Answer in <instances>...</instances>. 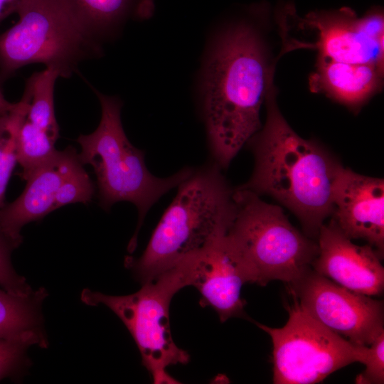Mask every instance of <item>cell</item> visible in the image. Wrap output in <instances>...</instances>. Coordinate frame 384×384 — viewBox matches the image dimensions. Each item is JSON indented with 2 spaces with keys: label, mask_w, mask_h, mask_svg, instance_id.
I'll return each mask as SVG.
<instances>
[{
  "label": "cell",
  "mask_w": 384,
  "mask_h": 384,
  "mask_svg": "<svg viewBox=\"0 0 384 384\" xmlns=\"http://www.w3.org/2000/svg\"><path fill=\"white\" fill-rule=\"evenodd\" d=\"M214 162L193 169L177 186L139 258L125 265L142 284L198 255L225 235L232 223L234 190Z\"/></svg>",
  "instance_id": "3957f363"
},
{
  "label": "cell",
  "mask_w": 384,
  "mask_h": 384,
  "mask_svg": "<svg viewBox=\"0 0 384 384\" xmlns=\"http://www.w3.org/2000/svg\"><path fill=\"white\" fill-rule=\"evenodd\" d=\"M59 73L52 68L34 73L26 81L24 93L28 97L26 119L46 131L55 141L59 127L54 108V90Z\"/></svg>",
  "instance_id": "ac0fdd59"
},
{
  "label": "cell",
  "mask_w": 384,
  "mask_h": 384,
  "mask_svg": "<svg viewBox=\"0 0 384 384\" xmlns=\"http://www.w3.org/2000/svg\"><path fill=\"white\" fill-rule=\"evenodd\" d=\"M245 281L236 252L227 233L192 257L190 286L201 294L200 304L209 306L225 322L246 316L240 292Z\"/></svg>",
  "instance_id": "4fadbf2b"
},
{
  "label": "cell",
  "mask_w": 384,
  "mask_h": 384,
  "mask_svg": "<svg viewBox=\"0 0 384 384\" xmlns=\"http://www.w3.org/2000/svg\"><path fill=\"white\" fill-rule=\"evenodd\" d=\"M47 295L43 287L22 295L0 287V339L47 348L41 311Z\"/></svg>",
  "instance_id": "e0dca14e"
},
{
  "label": "cell",
  "mask_w": 384,
  "mask_h": 384,
  "mask_svg": "<svg viewBox=\"0 0 384 384\" xmlns=\"http://www.w3.org/2000/svg\"><path fill=\"white\" fill-rule=\"evenodd\" d=\"M29 102L23 94L6 114L0 116V210L5 205L6 188L17 162V140L22 122L26 118Z\"/></svg>",
  "instance_id": "d6986e66"
},
{
  "label": "cell",
  "mask_w": 384,
  "mask_h": 384,
  "mask_svg": "<svg viewBox=\"0 0 384 384\" xmlns=\"http://www.w3.org/2000/svg\"><path fill=\"white\" fill-rule=\"evenodd\" d=\"M235 211L227 236L245 283L289 285L312 269L318 243L289 221L282 208L241 187L234 190Z\"/></svg>",
  "instance_id": "5b68a950"
},
{
  "label": "cell",
  "mask_w": 384,
  "mask_h": 384,
  "mask_svg": "<svg viewBox=\"0 0 384 384\" xmlns=\"http://www.w3.org/2000/svg\"><path fill=\"white\" fill-rule=\"evenodd\" d=\"M78 160V154L73 147L58 151L25 180L26 184L21 194L0 210V232L15 249L23 240V227L52 212L62 182Z\"/></svg>",
  "instance_id": "5bb4252c"
},
{
  "label": "cell",
  "mask_w": 384,
  "mask_h": 384,
  "mask_svg": "<svg viewBox=\"0 0 384 384\" xmlns=\"http://www.w3.org/2000/svg\"><path fill=\"white\" fill-rule=\"evenodd\" d=\"M297 26L314 33L313 41L302 48L317 50L319 58L383 66V42L364 33L361 17L350 8L309 13L298 18Z\"/></svg>",
  "instance_id": "7c38bea8"
},
{
  "label": "cell",
  "mask_w": 384,
  "mask_h": 384,
  "mask_svg": "<svg viewBox=\"0 0 384 384\" xmlns=\"http://www.w3.org/2000/svg\"><path fill=\"white\" fill-rule=\"evenodd\" d=\"M101 106L97 129L77 139L82 164L92 166L97 178L100 206L107 210L116 203L129 201L138 210V223L127 250L133 252L137 235L151 207L165 193L184 180L193 169L186 167L175 174L159 178L151 174L144 161L143 151L127 139L121 122L122 101L102 94L91 86Z\"/></svg>",
  "instance_id": "277c9868"
},
{
  "label": "cell",
  "mask_w": 384,
  "mask_h": 384,
  "mask_svg": "<svg viewBox=\"0 0 384 384\" xmlns=\"http://www.w3.org/2000/svg\"><path fill=\"white\" fill-rule=\"evenodd\" d=\"M82 166L79 159L66 176L55 195L52 211L68 204L91 201L95 189Z\"/></svg>",
  "instance_id": "44dd1931"
},
{
  "label": "cell",
  "mask_w": 384,
  "mask_h": 384,
  "mask_svg": "<svg viewBox=\"0 0 384 384\" xmlns=\"http://www.w3.org/2000/svg\"><path fill=\"white\" fill-rule=\"evenodd\" d=\"M55 142L43 129L24 119L17 140V162L22 168L23 180L54 156L58 151Z\"/></svg>",
  "instance_id": "ffe728a7"
},
{
  "label": "cell",
  "mask_w": 384,
  "mask_h": 384,
  "mask_svg": "<svg viewBox=\"0 0 384 384\" xmlns=\"http://www.w3.org/2000/svg\"><path fill=\"white\" fill-rule=\"evenodd\" d=\"M383 66L349 63L318 58L309 78L312 92H322L352 109H358L381 87Z\"/></svg>",
  "instance_id": "9a60e30c"
},
{
  "label": "cell",
  "mask_w": 384,
  "mask_h": 384,
  "mask_svg": "<svg viewBox=\"0 0 384 384\" xmlns=\"http://www.w3.org/2000/svg\"><path fill=\"white\" fill-rule=\"evenodd\" d=\"M281 328L254 322L272 343L273 383L312 384L355 362L361 363L367 346L356 345L304 311L294 297Z\"/></svg>",
  "instance_id": "ba28073f"
},
{
  "label": "cell",
  "mask_w": 384,
  "mask_h": 384,
  "mask_svg": "<svg viewBox=\"0 0 384 384\" xmlns=\"http://www.w3.org/2000/svg\"><path fill=\"white\" fill-rule=\"evenodd\" d=\"M317 240L319 252L312 265L316 272L359 294H383L384 268L372 246L353 243L333 218L321 225Z\"/></svg>",
  "instance_id": "8fae6325"
},
{
  "label": "cell",
  "mask_w": 384,
  "mask_h": 384,
  "mask_svg": "<svg viewBox=\"0 0 384 384\" xmlns=\"http://www.w3.org/2000/svg\"><path fill=\"white\" fill-rule=\"evenodd\" d=\"M274 67L249 21L228 26L213 43L203 68L201 109L210 151L221 169L261 129L260 111Z\"/></svg>",
  "instance_id": "6da1fadb"
},
{
  "label": "cell",
  "mask_w": 384,
  "mask_h": 384,
  "mask_svg": "<svg viewBox=\"0 0 384 384\" xmlns=\"http://www.w3.org/2000/svg\"><path fill=\"white\" fill-rule=\"evenodd\" d=\"M287 287L304 311L356 345L369 346L384 332L382 301L347 289L313 269Z\"/></svg>",
  "instance_id": "9c48e42d"
},
{
  "label": "cell",
  "mask_w": 384,
  "mask_h": 384,
  "mask_svg": "<svg viewBox=\"0 0 384 384\" xmlns=\"http://www.w3.org/2000/svg\"><path fill=\"white\" fill-rule=\"evenodd\" d=\"M22 0H0V24L9 16L16 13Z\"/></svg>",
  "instance_id": "484cf974"
},
{
  "label": "cell",
  "mask_w": 384,
  "mask_h": 384,
  "mask_svg": "<svg viewBox=\"0 0 384 384\" xmlns=\"http://www.w3.org/2000/svg\"><path fill=\"white\" fill-rule=\"evenodd\" d=\"M364 33L370 38L383 42L384 16L380 9H373L361 17Z\"/></svg>",
  "instance_id": "d4e9b609"
},
{
  "label": "cell",
  "mask_w": 384,
  "mask_h": 384,
  "mask_svg": "<svg viewBox=\"0 0 384 384\" xmlns=\"http://www.w3.org/2000/svg\"><path fill=\"white\" fill-rule=\"evenodd\" d=\"M28 346L20 342L0 339V381L19 378L29 365Z\"/></svg>",
  "instance_id": "7402d4cb"
},
{
  "label": "cell",
  "mask_w": 384,
  "mask_h": 384,
  "mask_svg": "<svg viewBox=\"0 0 384 384\" xmlns=\"http://www.w3.org/2000/svg\"><path fill=\"white\" fill-rule=\"evenodd\" d=\"M265 102V123L247 142L254 154L253 172L240 187L274 198L298 218L304 234L317 238L333 213V188L341 164L290 127L277 105L273 82Z\"/></svg>",
  "instance_id": "7a4b0ae2"
},
{
  "label": "cell",
  "mask_w": 384,
  "mask_h": 384,
  "mask_svg": "<svg viewBox=\"0 0 384 384\" xmlns=\"http://www.w3.org/2000/svg\"><path fill=\"white\" fill-rule=\"evenodd\" d=\"M19 19L0 34V85L33 63L68 78L86 60L102 54L101 44L74 21L60 0H22Z\"/></svg>",
  "instance_id": "8992f818"
},
{
  "label": "cell",
  "mask_w": 384,
  "mask_h": 384,
  "mask_svg": "<svg viewBox=\"0 0 384 384\" xmlns=\"http://www.w3.org/2000/svg\"><path fill=\"white\" fill-rule=\"evenodd\" d=\"M365 366L363 373L358 375L356 383L383 384L384 383V332L365 348L361 362Z\"/></svg>",
  "instance_id": "cb8c5ba5"
},
{
  "label": "cell",
  "mask_w": 384,
  "mask_h": 384,
  "mask_svg": "<svg viewBox=\"0 0 384 384\" xmlns=\"http://www.w3.org/2000/svg\"><path fill=\"white\" fill-rule=\"evenodd\" d=\"M191 262V257L179 262L131 294L112 296L89 289L81 292L84 304H103L120 319L139 348L142 365L156 384L179 383L166 368L186 365L190 361L188 352L173 340L169 306L175 294L190 286Z\"/></svg>",
  "instance_id": "52a82bcc"
},
{
  "label": "cell",
  "mask_w": 384,
  "mask_h": 384,
  "mask_svg": "<svg viewBox=\"0 0 384 384\" xmlns=\"http://www.w3.org/2000/svg\"><path fill=\"white\" fill-rule=\"evenodd\" d=\"M332 218L349 239L368 242L383 258L384 181L358 174L343 165L333 188Z\"/></svg>",
  "instance_id": "30bf717a"
},
{
  "label": "cell",
  "mask_w": 384,
  "mask_h": 384,
  "mask_svg": "<svg viewBox=\"0 0 384 384\" xmlns=\"http://www.w3.org/2000/svg\"><path fill=\"white\" fill-rule=\"evenodd\" d=\"M81 29L101 44L126 22L148 18L152 0H60Z\"/></svg>",
  "instance_id": "2e32d148"
},
{
  "label": "cell",
  "mask_w": 384,
  "mask_h": 384,
  "mask_svg": "<svg viewBox=\"0 0 384 384\" xmlns=\"http://www.w3.org/2000/svg\"><path fill=\"white\" fill-rule=\"evenodd\" d=\"M15 103L9 102L0 90V116L8 113L14 106Z\"/></svg>",
  "instance_id": "4316f807"
},
{
  "label": "cell",
  "mask_w": 384,
  "mask_h": 384,
  "mask_svg": "<svg viewBox=\"0 0 384 384\" xmlns=\"http://www.w3.org/2000/svg\"><path fill=\"white\" fill-rule=\"evenodd\" d=\"M13 245L0 232V287L18 294H28L33 289L14 269L11 262Z\"/></svg>",
  "instance_id": "603a6c76"
}]
</instances>
